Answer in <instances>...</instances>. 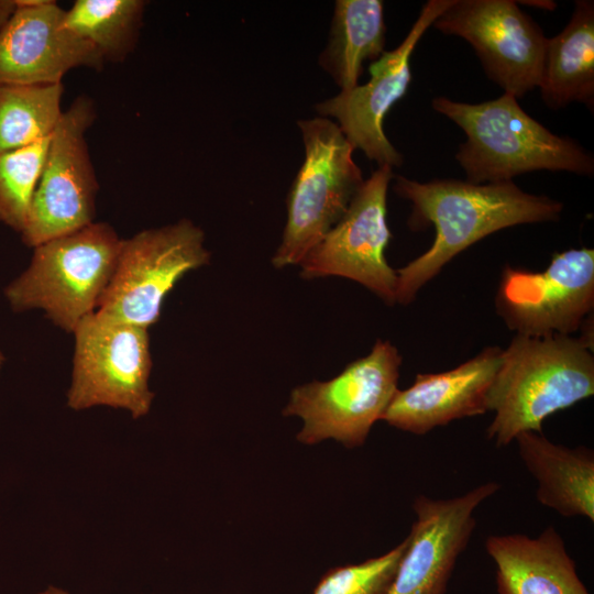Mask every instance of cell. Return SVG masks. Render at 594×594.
Listing matches in <instances>:
<instances>
[{"mask_svg": "<svg viewBox=\"0 0 594 594\" xmlns=\"http://www.w3.org/2000/svg\"><path fill=\"white\" fill-rule=\"evenodd\" d=\"M394 191L411 204L408 226H433L428 251L396 271V302L408 305L442 267L462 251L502 229L557 221L563 205L520 189L513 180L473 184L460 179L418 182L396 176Z\"/></svg>", "mask_w": 594, "mask_h": 594, "instance_id": "1", "label": "cell"}, {"mask_svg": "<svg viewBox=\"0 0 594 594\" xmlns=\"http://www.w3.org/2000/svg\"><path fill=\"white\" fill-rule=\"evenodd\" d=\"M583 330L579 338L516 334L503 349L487 395V440L502 448L524 431L542 432L546 418L593 396V329Z\"/></svg>", "mask_w": 594, "mask_h": 594, "instance_id": "2", "label": "cell"}, {"mask_svg": "<svg viewBox=\"0 0 594 594\" xmlns=\"http://www.w3.org/2000/svg\"><path fill=\"white\" fill-rule=\"evenodd\" d=\"M431 107L465 133L455 160L470 183L509 182L537 170L594 174L591 153L574 139L552 133L510 94L479 103L439 96Z\"/></svg>", "mask_w": 594, "mask_h": 594, "instance_id": "3", "label": "cell"}, {"mask_svg": "<svg viewBox=\"0 0 594 594\" xmlns=\"http://www.w3.org/2000/svg\"><path fill=\"white\" fill-rule=\"evenodd\" d=\"M122 240L113 227L92 222L33 248L29 266L4 289L15 312L40 309L73 333L97 310L114 273Z\"/></svg>", "mask_w": 594, "mask_h": 594, "instance_id": "4", "label": "cell"}, {"mask_svg": "<svg viewBox=\"0 0 594 594\" xmlns=\"http://www.w3.org/2000/svg\"><path fill=\"white\" fill-rule=\"evenodd\" d=\"M305 160L287 196V221L272 258L275 267L300 264L340 221L364 184L354 146L323 117L299 120Z\"/></svg>", "mask_w": 594, "mask_h": 594, "instance_id": "5", "label": "cell"}, {"mask_svg": "<svg viewBox=\"0 0 594 594\" xmlns=\"http://www.w3.org/2000/svg\"><path fill=\"white\" fill-rule=\"evenodd\" d=\"M400 364L398 350L377 340L366 356L332 380L295 387L283 415L302 419L297 440L315 444L333 439L349 449L363 446L398 391Z\"/></svg>", "mask_w": 594, "mask_h": 594, "instance_id": "6", "label": "cell"}, {"mask_svg": "<svg viewBox=\"0 0 594 594\" xmlns=\"http://www.w3.org/2000/svg\"><path fill=\"white\" fill-rule=\"evenodd\" d=\"M73 334L67 406L73 410L120 408L134 419L147 415L154 399L148 387L153 366L148 329L95 311Z\"/></svg>", "mask_w": 594, "mask_h": 594, "instance_id": "7", "label": "cell"}, {"mask_svg": "<svg viewBox=\"0 0 594 594\" xmlns=\"http://www.w3.org/2000/svg\"><path fill=\"white\" fill-rule=\"evenodd\" d=\"M205 233L189 219L123 239L97 312L145 329L155 324L168 293L188 272L209 263Z\"/></svg>", "mask_w": 594, "mask_h": 594, "instance_id": "8", "label": "cell"}, {"mask_svg": "<svg viewBox=\"0 0 594 594\" xmlns=\"http://www.w3.org/2000/svg\"><path fill=\"white\" fill-rule=\"evenodd\" d=\"M96 118L95 101L87 95L63 112L21 232L25 245L35 248L95 222L99 185L86 133Z\"/></svg>", "mask_w": 594, "mask_h": 594, "instance_id": "9", "label": "cell"}, {"mask_svg": "<svg viewBox=\"0 0 594 594\" xmlns=\"http://www.w3.org/2000/svg\"><path fill=\"white\" fill-rule=\"evenodd\" d=\"M495 304L497 314L517 334L571 336L593 316L594 250L556 253L541 272L506 266Z\"/></svg>", "mask_w": 594, "mask_h": 594, "instance_id": "10", "label": "cell"}, {"mask_svg": "<svg viewBox=\"0 0 594 594\" xmlns=\"http://www.w3.org/2000/svg\"><path fill=\"white\" fill-rule=\"evenodd\" d=\"M393 167L378 166L340 221L300 262L301 277L341 276L355 280L387 305L396 302L397 273L385 257L391 239L387 189Z\"/></svg>", "mask_w": 594, "mask_h": 594, "instance_id": "11", "label": "cell"}, {"mask_svg": "<svg viewBox=\"0 0 594 594\" xmlns=\"http://www.w3.org/2000/svg\"><path fill=\"white\" fill-rule=\"evenodd\" d=\"M471 44L486 76L522 98L539 87L548 37L514 0H453L432 23Z\"/></svg>", "mask_w": 594, "mask_h": 594, "instance_id": "12", "label": "cell"}, {"mask_svg": "<svg viewBox=\"0 0 594 594\" xmlns=\"http://www.w3.org/2000/svg\"><path fill=\"white\" fill-rule=\"evenodd\" d=\"M452 1H427L402 43L371 64V78L366 84L340 91L316 105L319 114L334 118L354 148L362 150L378 166H402L404 162L403 155L387 139L383 121L408 89L411 81L409 62L416 45Z\"/></svg>", "mask_w": 594, "mask_h": 594, "instance_id": "13", "label": "cell"}, {"mask_svg": "<svg viewBox=\"0 0 594 594\" xmlns=\"http://www.w3.org/2000/svg\"><path fill=\"white\" fill-rule=\"evenodd\" d=\"M499 488L491 481L451 498L418 495L408 544L386 594H447L475 529V510Z\"/></svg>", "mask_w": 594, "mask_h": 594, "instance_id": "14", "label": "cell"}, {"mask_svg": "<svg viewBox=\"0 0 594 594\" xmlns=\"http://www.w3.org/2000/svg\"><path fill=\"white\" fill-rule=\"evenodd\" d=\"M14 2L0 30V84L57 85L74 68L102 69L100 53L65 25V11L55 1Z\"/></svg>", "mask_w": 594, "mask_h": 594, "instance_id": "15", "label": "cell"}, {"mask_svg": "<svg viewBox=\"0 0 594 594\" xmlns=\"http://www.w3.org/2000/svg\"><path fill=\"white\" fill-rule=\"evenodd\" d=\"M502 353L503 349L488 346L452 370L417 374L408 388L396 392L382 420L422 436L453 420L487 413V395Z\"/></svg>", "mask_w": 594, "mask_h": 594, "instance_id": "16", "label": "cell"}, {"mask_svg": "<svg viewBox=\"0 0 594 594\" xmlns=\"http://www.w3.org/2000/svg\"><path fill=\"white\" fill-rule=\"evenodd\" d=\"M484 547L496 565L497 594H591L553 526L537 537L491 535Z\"/></svg>", "mask_w": 594, "mask_h": 594, "instance_id": "17", "label": "cell"}, {"mask_svg": "<svg viewBox=\"0 0 594 594\" xmlns=\"http://www.w3.org/2000/svg\"><path fill=\"white\" fill-rule=\"evenodd\" d=\"M525 468L537 482L538 503L565 518L594 521V451L553 443L542 432L524 431L515 440Z\"/></svg>", "mask_w": 594, "mask_h": 594, "instance_id": "18", "label": "cell"}, {"mask_svg": "<svg viewBox=\"0 0 594 594\" xmlns=\"http://www.w3.org/2000/svg\"><path fill=\"white\" fill-rule=\"evenodd\" d=\"M543 103L551 110L570 103L594 109V2L574 1L564 29L548 37L539 82Z\"/></svg>", "mask_w": 594, "mask_h": 594, "instance_id": "19", "label": "cell"}, {"mask_svg": "<svg viewBox=\"0 0 594 594\" xmlns=\"http://www.w3.org/2000/svg\"><path fill=\"white\" fill-rule=\"evenodd\" d=\"M385 34L381 0H338L319 64L341 91L353 89L363 74V63L375 62L385 52Z\"/></svg>", "mask_w": 594, "mask_h": 594, "instance_id": "20", "label": "cell"}, {"mask_svg": "<svg viewBox=\"0 0 594 594\" xmlns=\"http://www.w3.org/2000/svg\"><path fill=\"white\" fill-rule=\"evenodd\" d=\"M145 7L143 0H77L65 11L64 22L105 62L121 63L135 50Z\"/></svg>", "mask_w": 594, "mask_h": 594, "instance_id": "21", "label": "cell"}, {"mask_svg": "<svg viewBox=\"0 0 594 594\" xmlns=\"http://www.w3.org/2000/svg\"><path fill=\"white\" fill-rule=\"evenodd\" d=\"M63 84H0V152L51 136L61 120Z\"/></svg>", "mask_w": 594, "mask_h": 594, "instance_id": "22", "label": "cell"}, {"mask_svg": "<svg viewBox=\"0 0 594 594\" xmlns=\"http://www.w3.org/2000/svg\"><path fill=\"white\" fill-rule=\"evenodd\" d=\"M51 136L0 152V221L20 234L26 224Z\"/></svg>", "mask_w": 594, "mask_h": 594, "instance_id": "23", "label": "cell"}, {"mask_svg": "<svg viewBox=\"0 0 594 594\" xmlns=\"http://www.w3.org/2000/svg\"><path fill=\"white\" fill-rule=\"evenodd\" d=\"M407 544L408 537L380 557L328 570L314 594H386Z\"/></svg>", "mask_w": 594, "mask_h": 594, "instance_id": "24", "label": "cell"}, {"mask_svg": "<svg viewBox=\"0 0 594 594\" xmlns=\"http://www.w3.org/2000/svg\"><path fill=\"white\" fill-rule=\"evenodd\" d=\"M15 10L14 0H0V30Z\"/></svg>", "mask_w": 594, "mask_h": 594, "instance_id": "25", "label": "cell"}, {"mask_svg": "<svg viewBox=\"0 0 594 594\" xmlns=\"http://www.w3.org/2000/svg\"><path fill=\"white\" fill-rule=\"evenodd\" d=\"M520 3H526V6L541 8L547 10H553L556 8V2L553 1H519Z\"/></svg>", "mask_w": 594, "mask_h": 594, "instance_id": "26", "label": "cell"}, {"mask_svg": "<svg viewBox=\"0 0 594 594\" xmlns=\"http://www.w3.org/2000/svg\"><path fill=\"white\" fill-rule=\"evenodd\" d=\"M37 594H69L68 592H66L65 590H62L59 587H56V586H48L47 588H45L44 591L37 593Z\"/></svg>", "mask_w": 594, "mask_h": 594, "instance_id": "27", "label": "cell"}, {"mask_svg": "<svg viewBox=\"0 0 594 594\" xmlns=\"http://www.w3.org/2000/svg\"><path fill=\"white\" fill-rule=\"evenodd\" d=\"M4 360H6V358H4L3 353H2V351L0 350V373H1Z\"/></svg>", "mask_w": 594, "mask_h": 594, "instance_id": "28", "label": "cell"}]
</instances>
